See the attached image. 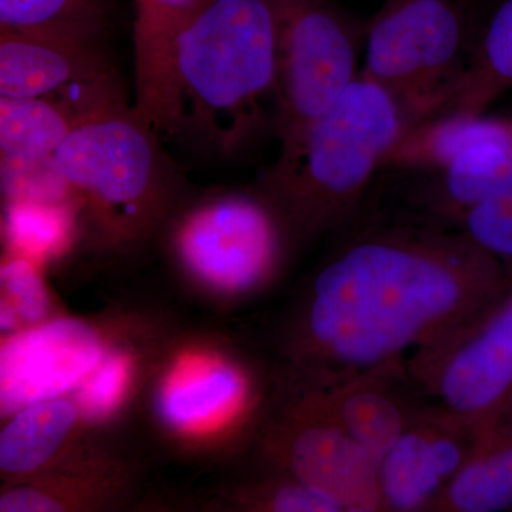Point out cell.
<instances>
[{
	"instance_id": "d4e9b609",
	"label": "cell",
	"mask_w": 512,
	"mask_h": 512,
	"mask_svg": "<svg viewBox=\"0 0 512 512\" xmlns=\"http://www.w3.org/2000/svg\"><path fill=\"white\" fill-rule=\"evenodd\" d=\"M207 507L238 512H339L335 504L295 478L269 470L221 488Z\"/></svg>"
},
{
	"instance_id": "7a4b0ae2",
	"label": "cell",
	"mask_w": 512,
	"mask_h": 512,
	"mask_svg": "<svg viewBox=\"0 0 512 512\" xmlns=\"http://www.w3.org/2000/svg\"><path fill=\"white\" fill-rule=\"evenodd\" d=\"M276 0H202L175 45L178 133L237 158L275 131Z\"/></svg>"
},
{
	"instance_id": "cb8c5ba5",
	"label": "cell",
	"mask_w": 512,
	"mask_h": 512,
	"mask_svg": "<svg viewBox=\"0 0 512 512\" xmlns=\"http://www.w3.org/2000/svg\"><path fill=\"white\" fill-rule=\"evenodd\" d=\"M109 0H0V29L99 40Z\"/></svg>"
},
{
	"instance_id": "8fae6325",
	"label": "cell",
	"mask_w": 512,
	"mask_h": 512,
	"mask_svg": "<svg viewBox=\"0 0 512 512\" xmlns=\"http://www.w3.org/2000/svg\"><path fill=\"white\" fill-rule=\"evenodd\" d=\"M410 383L480 424L512 399V276L474 318L407 357Z\"/></svg>"
},
{
	"instance_id": "9a60e30c",
	"label": "cell",
	"mask_w": 512,
	"mask_h": 512,
	"mask_svg": "<svg viewBox=\"0 0 512 512\" xmlns=\"http://www.w3.org/2000/svg\"><path fill=\"white\" fill-rule=\"evenodd\" d=\"M202 0H134V103L158 133L178 120L174 57L178 35Z\"/></svg>"
},
{
	"instance_id": "d6986e66",
	"label": "cell",
	"mask_w": 512,
	"mask_h": 512,
	"mask_svg": "<svg viewBox=\"0 0 512 512\" xmlns=\"http://www.w3.org/2000/svg\"><path fill=\"white\" fill-rule=\"evenodd\" d=\"M512 510V399L478 424L474 453L434 504V512Z\"/></svg>"
},
{
	"instance_id": "ffe728a7",
	"label": "cell",
	"mask_w": 512,
	"mask_h": 512,
	"mask_svg": "<svg viewBox=\"0 0 512 512\" xmlns=\"http://www.w3.org/2000/svg\"><path fill=\"white\" fill-rule=\"evenodd\" d=\"M511 173L512 119L500 117L490 133L434 173L430 201L458 222L464 212L500 190Z\"/></svg>"
},
{
	"instance_id": "ac0fdd59",
	"label": "cell",
	"mask_w": 512,
	"mask_h": 512,
	"mask_svg": "<svg viewBox=\"0 0 512 512\" xmlns=\"http://www.w3.org/2000/svg\"><path fill=\"white\" fill-rule=\"evenodd\" d=\"M0 429V473L35 476L94 436L72 394L25 407Z\"/></svg>"
},
{
	"instance_id": "ba28073f",
	"label": "cell",
	"mask_w": 512,
	"mask_h": 512,
	"mask_svg": "<svg viewBox=\"0 0 512 512\" xmlns=\"http://www.w3.org/2000/svg\"><path fill=\"white\" fill-rule=\"evenodd\" d=\"M279 147L296 140L362 73L366 23L338 0H276Z\"/></svg>"
},
{
	"instance_id": "7c38bea8",
	"label": "cell",
	"mask_w": 512,
	"mask_h": 512,
	"mask_svg": "<svg viewBox=\"0 0 512 512\" xmlns=\"http://www.w3.org/2000/svg\"><path fill=\"white\" fill-rule=\"evenodd\" d=\"M0 96L57 101L76 117L124 94L99 40L0 29Z\"/></svg>"
},
{
	"instance_id": "484cf974",
	"label": "cell",
	"mask_w": 512,
	"mask_h": 512,
	"mask_svg": "<svg viewBox=\"0 0 512 512\" xmlns=\"http://www.w3.org/2000/svg\"><path fill=\"white\" fill-rule=\"evenodd\" d=\"M56 315L60 313L40 266L12 252L0 258V335L32 328Z\"/></svg>"
},
{
	"instance_id": "9c48e42d",
	"label": "cell",
	"mask_w": 512,
	"mask_h": 512,
	"mask_svg": "<svg viewBox=\"0 0 512 512\" xmlns=\"http://www.w3.org/2000/svg\"><path fill=\"white\" fill-rule=\"evenodd\" d=\"M254 443L262 470L295 478L339 512L380 511L377 464L315 390L285 382Z\"/></svg>"
},
{
	"instance_id": "4316f807",
	"label": "cell",
	"mask_w": 512,
	"mask_h": 512,
	"mask_svg": "<svg viewBox=\"0 0 512 512\" xmlns=\"http://www.w3.org/2000/svg\"><path fill=\"white\" fill-rule=\"evenodd\" d=\"M458 224L501 264H512V173L500 190L464 212Z\"/></svg>"
},
{
	"instance_id": "4fadbf2b",
	"label": "cell",
	"mask_w": 512,
	"mask_h": 512,
	"mask_svg": "<svg viewBox=\"0 0 512 512\" xmlns=\"http://www.w3.org/2000/svg\"><path fill=\"white\" fill-rule=\"evenodd\" d=\"M478 424L440 404L419 406L377 464L380 511H431L474 453Z\"/></svg>"
},
{
	"instance_id": "2e32d148",
	"label": "cell",
	"mask_w": 512,
	"mask_h": 512,
	"mask_svg": "<svg viewBox=\"0 0 512 512\" xmlns=\"http://www.w3.org/2000/svg\"><path fill=\"white\" fill-rule=\"evenodd\" d=\"M407 379L406 366L387 367L308 389L319 394L340 426L379 464L419 407L403 394Z\"/></svg>"
},
{
	"instance_id": "8992f818",
	"label": "cell",
	"mask_w": 512,
	"mask_h": 512,
	"mask_svg": "<svg viewBox=\"0 0 512 512\" xmlns=\"http://www.w3.org/2000/svg\"><path fill=\"white\" fill-rule=\"evenodd\" d=\"M160 237L183 284L218 306L249 301L274 284L295 242L259 188L184 200Z\"/></svg>"
},
{
	"instance_id": "6da1fadb",
	"label": "cell",
	"mask_w": 512,
	"mask_h": 512,
	"mask_svg": "<svg viewBox=\"0 0 512 512\" xmlns=\"http://www.w3.org/2000/svg\"><path fill=\"white\" fill-rule=\"evenodd\" d=\"M510 278L463 231L399 227L353 239L320 265L286 322L285 382L325 387L406 366L487 308Z\"/></svg>"
},
{
	"instance_id": "5bb4252c",
	"label": "cell",
	"mask_w": 512,
	"mask_h": 512,
	"mask_svg": "<svg viewBox=\"0 0 512 512\" xmlns=\"http://www.w3.org/2000/svg\"><path fill=\"white\" fill-rule=\"evenodd\" d=\"M40 480L0 494V512H93L127 507L140 473L107 437H93L40 471Z\"/></svg>"
},
{
	"instance_id": "52a82bcc",
	"label": "cell",
	"mask_w": 512,
	"mask_h": 512,
	"mask_svg": "<svg viewBox=\"0 0 512 512\" xmlns=\"http://www.w3.org/2000/svg\"><path fill=\"white\" fill-rule=\"evenodd\" d=\"M485 15L480 0H383L366 22L362 74L416 126L436 114L466 69Z\"/></svg>"
},
{
	"instance_id": "83f0119b",
	"label": "cell",
	"mask_w": 512,
	"mask_h": 512,
	"mask_svg": "<svg viewBox=\"0 0 512 512\" xmlns=\"http://www.w3.org/2000/svg\"><path fill=\"white\" fill-rule=\"evenodd\" d=\"M0 224H3V214H2V210H0Z\"/></svg>"
},
{
	"instance_id": "44dd1931",
	"label": "cell",
	"mask_w": 512,
	"mask_h": 512,
	"mask_svg": "<svg viewBox=\"0 0 512 512\" xmlns=\"http://www.w3.org/2000/svg\"><path fill=\"white\" fill-rule=\"evenodd\" d=\"M511 90L512 0H501L485 15L466 69L434 116L487 114L495 101Z\"/></svg>"
},
{
	"instance_id": "3957f363",
	"label": "cell",
	"mask_w": 512,
	"mask_h": 512,
	"mask_svg": "<svg viewBox=\"0 0 512 512\" xmlns=\"http://www.w3.org/2000/svg\"><path fill=\"white\" fill-rule=\"evenodd\" d=\"M160 140L124 99L76 116L53 158L82 211L84 245L124 255L161 235L184 200Z\"/></svg>"
},
{
	"instance_id": "30bf717a",
	"label": "cell",
	"mask_w": 512,
	"mask_h": 512,
	"mask_svg": "<svg viewBox=\"0 0 512 512\" xmlns=\"http://www.w3.org/2000/svg\"><path fill=\"white\" fill-rule=\"evenodd\" d=\"M134 311L60 315L0 339V420L72 394L104 357L153 322Z\"/></svg>"
},
{
	"instance_id": "e0dca14e",
	"label": "cell",
	"mask_w": 512,
	"mask_h": 512,
	"mask_svg": "<svg viewBox=\"0 0 512 512\" xmlns=\"http://www.w3.org/2000/svg\"><path fill=\"white\" fill-rule=\"evenodd\" d=\"M168 326L154 319L120 342L72 393L87 429L107 436L141 402L154 356Z\"/></svg>"
},
{
	"instance_id": "7402d4cb",
	"label": "cell",
	"mask_w": 512,
	"mask_h": 512,
	"mask_svg": "<svg viewBox=\"0 0 512 512\" xmlns=\"http://www.w3.org/2000/svg\"><path fill=\"white\" fill-rule=\"evenodd\" d=\"M0 210L9 252L39 266L84 245L82 212L74 202L16 201Z\"/></svg>"
},
{
	"instance_id": "277c9868",
	"label": "cell",
	"mask_w": 512,
	"mask_h": 512,
	"mask_svg": "<svg viewBox=\"0 0 512 512\" xmlns=\"http://www.w3.org/2000/svg\"><path fill=\"white\" fill-rule=\"evenodd\" d=\"M410 124L399 101L365 74L318 120L279 147L264 192L291 231L308 241L348 221Z\"/></svg>"
},
{
	"instance_id": "5b68a950",
	"label": "cell",
	"mask_w": 512,
	"mask_h": 512,
	"mask_svg": "<svg viewBox=\"0 0 512 512\" xmlns=\"http://www.w3.org/2000/svg\"><path fill=\"white\" fill-rule=\"evenodd\" d=\"M141 403L157 439L192 461H218L255 441L271 410L261 370L229 340L168 329Z\"/></svg>"
},
{
	"instance_id": "603a6c76",
	"label": "cell",
	"mask_w": 512,
	"mask_h": 512,
	"mask_svg": "<svg viewBox=\"0 0 512 512\" xmlns=\"http://www.w3.org/2000/svg\"><path fill=\"white\" fill-rule=\"evenodd\" d=\"M74 119L57 101L0 96V157L52 156Z\"/></svg>"
}]
</instances>
